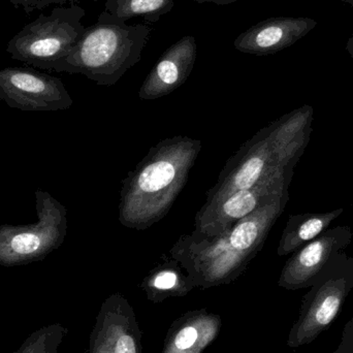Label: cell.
Wrapping results in <instances>:
<instances>
[{
    "mask_svg": "<svg viewBox=\"0 0 353 353\" xmlns=\"http://www.w3.org/2000/svg\"><path fill=\"white\" fill-rule=\"evenodd\" d=\"M288 199V192L217 236H183L170 255L186 270L197 288L232 283L256 256Z\"/></svg>",
    "mask_w": 353,
    "mask_h": 353,
    "instance_id": "obj_1",
    "label": "cell"
},
{
    "mask_svg": "<svg viewBox=\"0 0 353 353\" xmlns=\"http://www.w3.org/2000/svg\"><path fill=\"white\" fill-rule=\"evenodd\" d=\"M201 146L199 140L176 136L152 147L123 181L120 223L143 230L163 219L184 188Z\"/></svg>",
    "mask_w": 353,
    "mask_h": 353,
    "instance_id": "obj_2",
    "label": "cell"
},
{
    "mask_svg": "<svg viewBox=\"0 0 353 353\" xmlns=\"http://www.w3.org/2000/svg\"><path fill=\"white\" fill-rule=\"evenodd\" d=\"M152 31L149 25H128L103 10L54 72L83 74L99 86H113L142 59Z\"/></svg>",
    "mask_w": 353,
    "mask_h": 353,
    "instance_id": "obj_3",
    "label": "cell"
},
{
    "mask_svg": "<svg viewBox=\"0 0 353 353\" xmlns=\"http://www.w3.org/2000/svg\"><path fill=\"white\" fill-rule=\"evenodd\" d=\"M86 12L79 6H57L49 14H41L25 25L8 41L6 52L12 59L32 68L54 70L79 43L86 27L82 24Z\"/></svg>",
    "mask_w": 353,
    "mask_h": 353,
    "instance_id": "obj_4",
    "label": "cell"
},
{
    "mask_svg": "<svg viewBox=\"0 0 353 353\" xmlns=\"http://www.w3.org/2000/svg\"><path fill=\"white\" fill-rule=\"evenodd\" d=\"M37 221L0 225V265L12 268L41 261L57 250L68 232V211L47 191H35Z\"/></svg>",
    "mask_w": 353,
    "mask_h": 353,
    "instance_id": "obj_5",
    "label": "cell"
},
{
    "mask_svg": "<svg viewBox=\"0 0 353 353\" xmlns=\"http://www.w3.org/2000/svg\"><path fill=\"white\" fill-rule=\"evenodd\" d=\"M353 290V256L340 252L305 294L300 315L290 329L288 346L308 345L329 329Z\"/></svg>",
    "mask_w": 353,
    "mask_h": 353,
    "instance_id": "obj_6",
    "label": "cell"
},
{
    "mask_svg": "<svg viewBox=\"0 0 353 353\" xmlns=\"http://www.w3.org/2000/svg\"><path fill=\"white\" fill-rule=\"evenodd\" d=\"M296 165L274 136L271 125L267 126L228 161L217 184L208 191L205 203L254 187L283 170H294Z\"/></svg>",
    "mask_w": 353,
    "mask_h": 353,
    "instance_id": "obj_7",
    "label": "cell"
},
{
    "mask_svg": "<svg viewBox=\"0 0 353 353\" xmlns=\"http://www.w3.org/2000/svg\"><path fill=\"white\" fill-rule=\"evenodd\" d=\"M292 175L294 170H283L254 187L205 203L196 214L192 234L211 238L221 234L239 220L288 193Z\"/></svg>",
    "mask_w": 353,
    "mask_h": 353,
    "instance_id": "obj_8",
    "label": "cell"
},
{
    "mask_svg": "<svg viewBox=\"0 0 353 353\" xmlns=\"http://www.w3.org/2000/svg\"><path fill=\"white\" fill-rule=\"evenodd\" d=\"M0 101L24 112L64 111L74 101L59 78L34 68H0Z\"/></svg>",
    "mask_w": 353,
    "mask_h": 353,
    "instance_id": "obj_9",
    "label": "cell"
},
{
    "mask_svg": "<svg viewBox=\"0 0 353 353\" xmlns=\"http://www.w3.org/2000/svg\"><path fill=\"white\" fill-rule=\"evenodd\" d=\"M352 236L350 226H335L325 230L292 253L282 269L278 285L288 290L311 288L323 270L350 246Z\"/></svg>",
    "mask_w": 353,
    "mask_h": 353,
    "instance_id": "obj_10",
    "label": "cell"
},
{
    "mask_svg": "<svg viewBox=\"0 0 353 353\" xmlns=\"http://www.w3.org/2000/svg\"><path fill=\"white\" fill-rule=\"evenodd\" d=\"M142 338L132 305L112 294L99 309L86 353H143Z\"/></svg>",
    "mask_w": 353,
    "mask_h": 353,
    "instance_id": "obj_11",
    "label": "cell"
},
{
    "mask_svg": "<svg viewBox=\"0 0 353 353\" xmlns=\"http://www.w3.org/2000/svg\"><path fill=\"white\" fill-rule=\"evenodd\" d=\"M316 26V21L308 17H273L241 33L234 47L250 55H272L292 47Z\"/></svg>",
    "mask_w": 353,
    "mask_h": 353,
    "instance_id": "obj_12",
    "label": "cell"
},
{
    "mask_svg": "<svg viewBox=\"0 0 353 353\" xmlns=\"http://www.w3.org/2000/svg\"><path fill=\"white\" fill-rule=\"evenodd\" d=\"M194 37L186 35L171 46L149 72L139 91L144 101L161 99L182 86L192 72L196 60Z\"/></svg>",
    "mask_w": 353,
    "mask_h": 353,
    "instance_id": "obj_13",
    "label": "cell"
},
{
    "mask_svg": "<svg viewBox=\"0 0 353 353\" xmlns=\"http://www.w3.org/2000/svg\"><path fill=\"white\" fill-rule=\"evenodd\" d=\"M221 325V317L207 309L188 311L172 323L161 353H203L217 339Z\"/></svg>",
    "mask_w": 353,
    "mask_h": 353,
    "instance_id": "obj_14",
    "label": "cell"
},
{
    "mask_svg": "<svg viewBox=\"0 0 353 353\" xmlns=\"http://www.w3.org/2000/svg\"><path fill=\"white\" fill-rule=\"evenodd\" d=\"M141 288L147 299L154 304H161L170 298H182L197 288L186 270L170 255L151 270L144 278Z\"/></svg>",
    "mask_w": 353,
    "mask_h": 353,
    "instance_id": "obj_15",
    "label": "cell"
},
{
    "mask_svg": "<svg viewBox=\"0 0 353 353\" xmlns=\"http://www.w3.org/2000/svg\"><path fill=\"white\" fill-rule=\"evenodd\" d=\"M343 212L344 209L340 208L325 213L290 215L280 239L278 255L286 256L296 252L329 230L332 222L337 219Z\"/></svg>",
    "mask_w": 353,
    "mask_h": 353,
    "instance_id": "obj_16",
    "label": "cell"
},
{
    "mask_svg": "<svg viewBox=\"0 0 353 353\" xmlns=\"http://www.w3.org/2000/svg\"><path fill=\"white\" fill-rule=\"evenodd\" d=\"M174 6V0H107L105 10L122 22L142 17L147 22L155 24Z\"/></svg>",
    "mask_w": 353,
    "mask_h": 353,
    "instance_id": "obj_17",
    "label": "cell"
},
{
    "mask_svg": "<svg viewBox=\"0 0 353 353\" xmlns=\"http://www.w3.org/2000/svg\"><path fill=\"white\" fill-rule=\"evenodd\" d=\"M68 334L60 323H53L33 332L14 353H59V347Z\"/></svg>",
    "mask_w": 353,
    "mask_h": 353,
    "instance_id": "obj_18",
    "label": "cell"
},
{
    "mask_svg": "<svg viewBox=\"0 0 353 353\" xmlns=\"http://www.w3.org/2000/svg\"><path fill=\"white\" fill-rule=\"evenodd\" d=\"M10 2L16 8H22L24 12L29 14L33 10H43L52 4L64 6L66 3V0H10Z\"/></svg>",
    "mask_w": 353,
    "mask_h": 353,
    "instance_id": "obj_19",
    "label": "cell"
},
{
    "mask_svg": "<svg viewBox=\"0 0 353 353\" xmlns=\"http://www.w3.org/2000/svg\"><path fill=\"white\" fill-rule=\"evenodd\" d=\"M329 353H353V316L344 327L339 345Z\"/></svg>",
    "mask_w": 353,
    "mask_h": 353,
    "instance_id": "obj_20",
    "label": "cell"
},
{
    "mask_svg": "<svg viewBox=\"0 0 353 353\" xmlns=\"http://www.w3.org/2000/svg\"><path fill=\"white\" fill-rule=\"evenodd\" d=\"M197 3H207V2H211V3L218 4V6H226V4L234 3V2L240 1V0H193Z\"/></svg>",
    "mask_w": 353,
    "mask_h": 353,
    "instance_id": "obj_21",
    "label": "cell"
},
{
    "mask_svg": "<svg viewBox=\"0 0 353 353\" xmlns=\"http://www.w3.org/2000/svg\"><path fill=\"white\" fill-rule=\"evenodd\" d=\"M346 50H347L348 54L350 57L353 59V34L348 39L347 43H346Z\"/></svg>",
    "mask_w": 353,
    "mask_h": 353,
    "instance_id": "obj_22",
    "label": "cell"
},
{
    "mask_svg": "<svg viewBox=\"0 0 353 353\" xmlns=\"http://www.w3.org/2000/svg\"><path fill=\"white\" fill-rule=\"evenodd\" d=\"M343 3L350 4V6L353 8V0H341Z\"/></svg>",
    "mask_w": 353,
    "mask_h": 353,
    "instance_id": "obj_23",
    "label": "cell"
},
{
    "mask_svg": "<svg viewBox=\"0 0 353 353\" xmlns=\"http://www.w3.org/2000/svg\"><path fill=\"white\" fill-rule=\"evenodd\" d=\"M85 353H86V352H85Z\"/></svg>",
    "mask_w": 353,
    "mask_h": 353,
    "instance_id": "obj_24",
    "label": "cell"
}]
</instances>
